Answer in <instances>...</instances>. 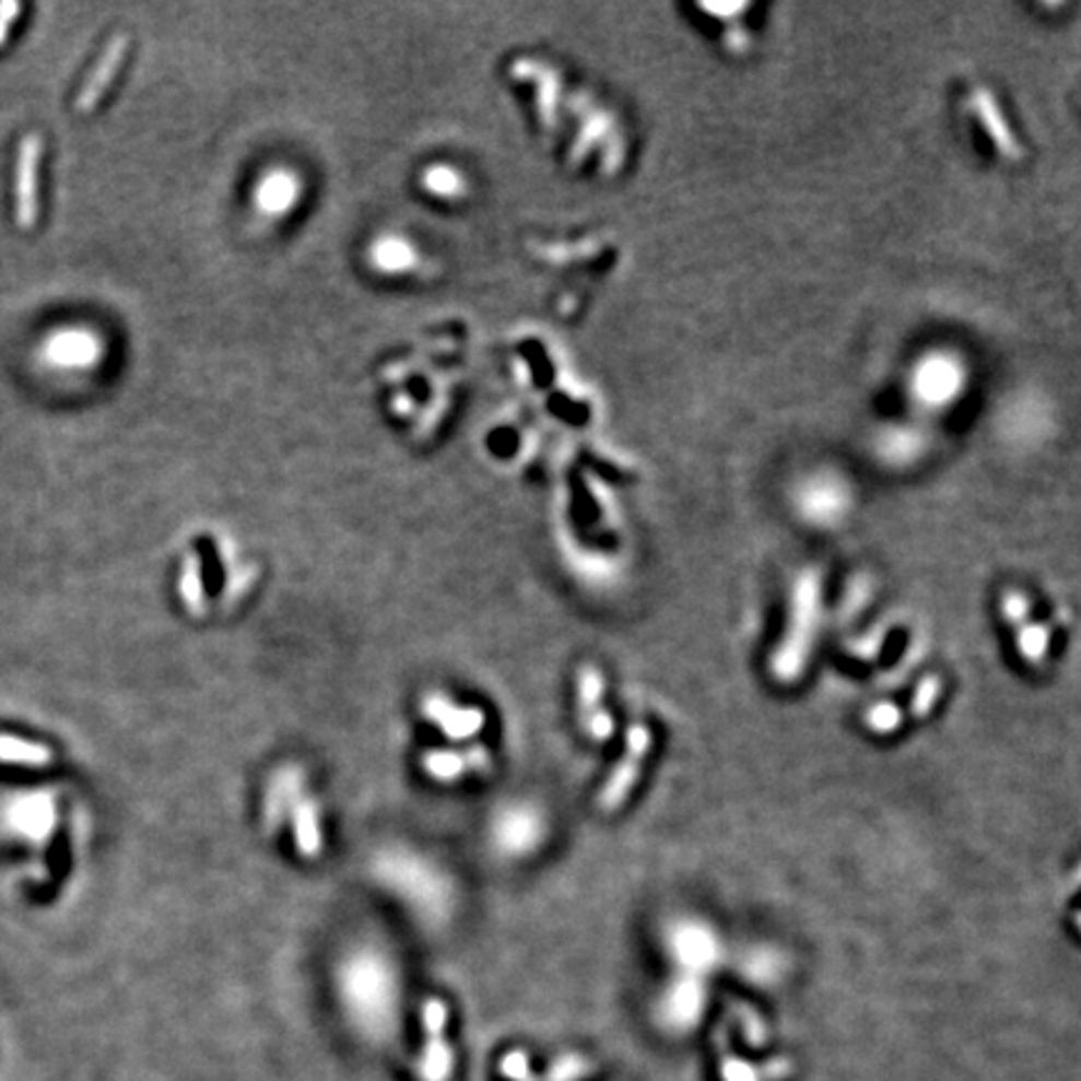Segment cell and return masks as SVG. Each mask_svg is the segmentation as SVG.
I'll return each instance as SVG.
<instances>
[{"label": "cell", "mask_w": 1081, "mask_h": 1081, "mask_svg": "<svg viewBox=\"0 0 1081 1081\" xmlns=\"http://www.w3.org/2000/svg\"><path fill=\"white\" fill-rule=\"evenodd\" d=\"M48 356L60 366H91L101 356V343L89 331H66L48 343Z\"/></svg>", "instance_id": "9"}, {"label": "cell", "mask_w": 1081, "mask_h": 1081, "mask_svg": "<svg viewBox=\"0 0 1081 1081\" xmlns=\"http://www.w3.org/2000/svg\"><path fill=\"white\" fill-rule=\"evenodd\" d=\"M411 409H413V401L409 399V396H396V399H393V411L409 413Z\"/></svg>", "instance_id": "23"}, {"label": "cell", "mask_w": 1081, "mask_h": 1081, "mask_svg": "<svg viewBox=\"0 0 1081 1081\" xmlns=\"http://www.w3.org/2000/svg\"><path fill=\"white\" fill-rule=\"evenodd\" d=\"M603 691H607V679H603V673L591 663L581 666V669H578V673H576L578 726L607 708L603 706Z\"/></svg>", "instance_id": "13"}, {"label": "cell", "mask_w": 1081, "mask_h": 1081, "mask_svg": "<svg viewBox=\"0 0 1081 1081\" xmlns=\"http://www.w3.org/2000/svg\"><path fill=\"white\" fill-rule=\"evenodd\" d=\"M448 1011L440 999H428L423 1007V1022H426V1051H423V1077L428 1081H446L451 1074L454 1057L444 1039Z\"/></svg>", "instance_id": "4"}, {"label": "cell", "mask_w": 1081, "mask_h": 1081, "mask_svg": "<svg viewBox=\"0 0 1081 1081\" xmlns=\"http://www.w3.org/2000/svg\"><path fill=\"white\" fill-rule=\"evenodd\" d=\"M0 764L43 768L54 764V749L46 743L13 737V733H0Z\"/></svg>", "instance_id": "11"}, {"label": "cell", "mask_w": 1081, "mask_h": 1081, "mask_svg": "<svg viewBox=\"0 0 1081 1081\" xmlns=\"http://www.w3.org/2000/svg\"><path fill=\"white\" fill-rule=\"evenodd\" d=\"M423 186H426V190H431L434 196H444V198H458L466 193L463 176L448 166L428 168L426 176H423Z\"/></svg>", "instance_id": "19"}, {"label": "cell", "mask_w": 1081, "mask_h": 1081, "mask_svg": "<svg viewBox=\"0 0 1081 1081\" xmlns=\"http://www.w3.org/2000/svg\"><path fill=\"white\" fill-rule=\"evenodd\" d=\"M371 263L384 273H401L416 266V250L399 236H384L371 246Z\"/></svg>", "instance_id": "14"}, {"label": "cell", "mask_w": 1081, "mask_h": 1081, "mask_svg": "<svg viewBox=\"0 0 1081 1081\" xmlns=\"http://www.w3.org/2000/svg\"><path fill=\"white\" fill-rule=\"evenodd\" d=\"M999 613L1004 616L1007 624L1017 631L1032 619V601H1029V596L1024 591H1019V588H1007L999 599Z\"/></svg>", "instance_id": "21"}, {"label": "cell", "mask_w": 1081, "mask_h": 1081, "mask_svg": "<svg viewBox=\"0 0 1081 1081\" xmlns=\"http://www.w3.org/2000/svg\"><path fill=\"white\" fill-rule=\"evenodd\" d=\"M423 768L436 782H454L466 772L489 774L491 772V754L486 747H471L466 751H428L423 756Z\"/></svg>", "instance_id": "5"}, {"label": "cell", "mask_w": 1081, "mask_h": 1081, "mask_svg": "<svg viewBox=\"0 0 1081 1081\" xmlns=\"http://www.w3.org/2000/svg\"><path fill=\"white\" fill-rule=\"evenodd\" d=\"M291 824H293V836H296L298 854H304L306 859H314V856L321 854L324 842H321V829H318V807L314 799L298 797L291 803Z\"/></svg>", "instance_id": "10"}, {"label": "cell", "mask_w": 1081, "mask_h": 1081, "mask_svg": "<svg viewBox=\"0 0 1081 1081\" xmlns=\"http://www.w3.org/2000/svg\"><path fill=\"white\" fill-rule=\"evenodd\" d=\"M126 54H128V38L126 36H116L114 40H110L106 54L101 56L98 66H95V71L91 73L89 83H85V89L81 91V95H78L75 108L81 110V114H91V110L98 106L103 93L110 89L116 73L120 71V66H124Z\"/></svg>", "instance_id": "6"}, {"label": "cell", "mask_w": 1081, "mask_h": 1081, "mask_svg": "<svg viewBox=\"0 0 1081 1081\" xmlns=\"http://www.w3.org/2000/svg\"><path fill=\"white\" fill-rule=\"evenodd\" d=\"M863 726L879 737H889L904 726V712L894 702H877L863 714Z\"/></svg>", "instance_id": "17"}, {"label": "cell", "mask_w": 1081, "mask_h": 1081, "mask_svg": "<svg viewBox=\"0 0 1081 1081\" xmlns=\"http://www.w3.org/2000/svg\"><path fill=\"white\" fill-rule=\"evenodd\" d=\"M448 406H451V401H448V396L446 393H436V399L428 403V409L421 413L416 428H413V438H416L419 444H421V440H426L438 428L440 419L446 416Z\"/></svg>", "instance_id": "22"}, {"label": "cell", "mask_w": 1081, "mask_h": 1081, "mask_svg": "<svg viewBox=\"0 0 1081 1081\" xmlns=\"http://www.w3.org/2000/svg\"><path fill=\"white\" fill-rule=\"evenodd\" d=\"M956 376L959 371L951 361L944 359H933L929 363H924L916 371L914 376V391L919 396L921 403L929 406H941L951 399V393L956 391Z\"/></svg>", "instance_id": "8"}, {"label": "cell", "mask_w": 1081, "mask_h": 1081, "mask_svg": "<svg viewBox=\"0 0 1081 1081\" xmlns=\"http://www.w3.org/2000/svg\"><path fill=\"white\" fill-rule=\"evenodd\" d=\"M180 594H184V601L190 613H201L205 609L203 603V578H201V561H198L196 553H190L186 559L184 574H180Z\"/></svg>", "instance_id": "18"}, {"label": "cell", "mask_w": 1081, "mask_h": 1081, "mask_svg": "<svg viewBox=\"0 0 1081 1081\" xmlns=\"http://www.w3.org/2000/svg\"><path fill=\"white\" fill-rule=\"evenodd\" d=\"M301 196V180L296 173L291 171H271L268 176L256 186V209L261 211L268 219H275V215H285L293 205L298 203Z\"/></svg>", "instance_id": "7"}, {"label": "cell", "mask_w": 1081, "mask_h": 1081, "mask_svg": "<svg viewBox=\"0 0 1081 1081\" xmlns=\"http://www.w3.org/2000/svg\"><path fill=\"white\" fill-rule=\"evenodd\" d=\"M651 747H654L651 729L642 721L631 724L626 729L624 756H621L616 761V766L611 768L607 784H603L599 797H596V807L607 811V814H613V811L624 807L631 797V791L636 789L638 776H642L646 759L651 754Z\"/></svg>", "instance_id": "1"}, {"label": "cell", "mask_w": 1081, "mask_h": 1081, "mask_svg": "<svg viewBox=\"0 0 1081 1081\" xmlns=\"http://www.w3.org/2000/svg\"><path fill=\"white\" fill-rule=\"evenodd\" d=\"M421 712L428 721H434L451 741H466L486 726V714L475 706H456L444 694H426L421 702Z\"/></svg>", "instance_id": "2"}, {"label": "cell", "mask_w": 1081, "mask_h": 1081, "mask_svg": "<svg viewBox=\"0 0 1081 1081\" xmlns=\"http://www.w3.org/2000/svg\"><path fill=\"white\" fill-rule=\"evenodd\" d=\"M43 155V141L28 136L19 151V176H15V219L21 228H31L38 219V163Z\"/></svg>", "instance_id": "3"}, {"label": "cell", "mask_w": 1081, "mask_h": 1081, "mask_svg": "<svg viewBox=\"0 0 1081 1081\" xmlns=\"http://www.w3.org/2000/svg\"><path fill=\"white\" fill-rule=\"evenodd\" d=\"M8 819L15 826V832L28 834V836H46L54 826V811H50V803L43 801L40 797H25L19 799L8 811Z\"/></svg>", "instance_id": "12"}, {"label": "cell", "mask_w": 1081, "mask_h": 1081, "mask_svg": "<svg viewBox=\"0 0 1081 1081\" xmlns=\"http://www.w3.org/2000/svg\"><path fill=\"white\" fill-rule=\"evenodd\" d=\"M1017 651L1026 663L1039 666L1046 661L1051 648V628L1042 624V621L1029 619L1024 626H1019L1017 631Z\"/></svg>", "instance_id": "15"}, {"label": "cell", "mask_w": 1081, "mask_h": 1081, "mask_svg": "<svg viewBox=\"0 0 1081 1081\" xmlns=\"http://www.w3.org/2000/svg\"><path fill=\"white\" fill-rule=\"evenodd\" d=\"M821 483H809L807 496H803V508L814 516H834L846 506V494L844 489H838L836 483L819 479Z\"/></svg>", "instance_id": "16"}, {"label": "cell", "mask_w": 1081, "mask_h": 1081, "mask_svg": "<svg viewBox=\"0 0 1081 1081\" xmlns=\"http://www.w3.org/2000/svg\"><path fill=\"white\" fill-rule=\"evenodd\" d=\"M941 691H944V681H941L939 677H933V673H929V677H924L919 683H916L912 704H909V712H912L914 719H919V721L927 719V716L933 712V706H937Z\"/></svg>", "instance_id": "20"}]
</instances>
